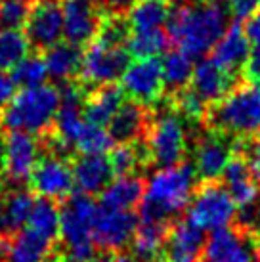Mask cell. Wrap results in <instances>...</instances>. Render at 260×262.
<instances>
[{
    "label": "cell",
    "mask_w": 260,
    "mask_h": 262,
    "mask_svg": "<svg viewBox=\"0 0 260 262\" xmlns=\"http://www.w3.org/2000/svg\"><path fill=\"white\" fill-rule=\"evenodd\" d=\"M228 8L222 2L174 4L166 21V35L189 58H201L212 50L228 31Z\"/></svg>",
    "instance_id": "6da1fadb"
},
{
    "label": "cell",
    "mask_w": 260,
    "mask_h": 262,
    "mask_svg": "<svg viewBox=\"0 0 260 262\" xmlns=\"http://www.w3.org/2000/svg\"><path fill=\"white\" fill-rule=\"evenodd\" d=\"M199 184L193 163L182 161L170 168H161L149 178L144 201L136 209L140 222H174L188 211L195 186Z\"/></svg>",
    "instance_id": "7a4b0ae2"
},
{
    "label": "cell",
    "mask_w": 260,
    "mask_h": 262,
    "mask_svg": "<svg viewBox=\"0 0 260 262\" xmlns=\"http://www.w3.org/2000/svg\"><path fill=\"white\" fill-rule=\"evenodd\" d=\"M61 103L58 84H42L31 90H17L0 115L2 132H29L42 136L56 124Z\"/></svg>",
    "instance_id": "3957f363"
},
{
    "label": "cell",
    "mask_w": 260,
    "mask_h": 262,
    "mask_svg": "<svg viewBox=\"0 0 260 262\" xmlns=\"http://www.w3.org/2000/svg\"><path fill=\"white\" fill-rule=\"evenodd\" d=\"M203 126L233 140L260 134V90L241 82L220 102L210 103Z\"/></svg>",
    "instance_id": "277c9868"
},
{
    "label": "cell",
    "mask_w": 260,
    "mask_h": 262,
    "mask_svg": "<svg viewBox=\"0 0 260 262\" xmlns=\"http://www.w3.org/2000/svg\"><path fill=\"white\" fill-rule=\"evenodd\" d=\"M186 121L163 100L153 107V121L144 144L149 153L151 167L157 170L170 168L186 161L189 147Z\"/></svg>",
    "instance_id": "5b68a950"
},
{
    "label": "cell",
    "mask_w": 260,
    "mask_h": 262,
    "mask_svg": "<svg viewBox=\"0 0 260 262\" xmlns=\"http://www.w3.org/2000/svg\"><path fill=\"white\" fill-rule=\"evenodd\" d=\"M186 216L197 228H201L203 232L205 230L216 232L235 222L237 205L231 199L230 191L226 189L222 180L199 182L195 186Z\"/></svg>",
    "instance_id": "8992f818"
},
{
    "label": "cell",
    "mask_w": 260,
    "mask_h": 262,
    "mask_svg": "<svg viewBox=\"0 0 260 262\" xmlns=\"http://www.w3.org/2000/svg\"><path fill=\"white\" fill-rule=\"evenodd\" d=\"M27 188L35 195L44 199H52L56 203L65 201L69 195H73V188H75L71 159L40 153V159L36 161L27 180Z\"/></svg>",
    "instance_id": "52a82bcc"
},
{
    "label": "cell",
    "mask_w": 260,
    "mask_h": 262,
    "mask_svg": "<svg viewBox=\"0 0 260 262\" xmlns=\"http://www.w3.org/2000/svg\"><path fill=\"white\" fill-rule=\"evenodd\" d=\"M233 142L235 140L230 136L207 130L205 126L195 134L189 147L193 149V167L199 182L222 178L228 163L233 157Z\"/></svg>",
    "instance_id": "ba28073f"
},
{
    "label": "cell",
    "mask_w": 260,
    "mask_h": 262,
    "mask_svg": "<svg viewBox=\"0 0 260 262\" xmlns=\"http://www.w3.org/2000/svg\"><path fill=\"white\" fill-rule=\"evenodd\" d=\"M130 66V54L126 48H105L100 44H90L82 54L79 80L88 88L113 84L121 79Z\"/></svg>",
    "instance_id": "9c48e42d"
},
{
    "label": "cell",
    "mask_w": 260,
    "mask_h": 262,
    "mask_svg": "<svg viewBox=\"0 0 260 262\" xmlns=\"http://www.w3.org/2000/svg\"><path fill=\"white\" fill-rule=\"evenodd\" d=\"M31 52L44 54L61 42L63 37V8L61 0H35L29 19L23 27Z\"/></svg>",
    "instance_id": "30bf717a"
},
{
    "label": "cell",
    "mask_w": 260,
    "mask_h": 262,
    "mask_svg": "<svg viewBox=\"0 0 260 262\" xmlns=\"http://www.w3.org/2000/svg\"><path fill=\"white\" fill-rule=\"evenodd\" d=\"M65 42L77 48H88L100 31L105 6L101 0H61Z\"/></svg>",
    "instance_id": "8fae6325"
},
{
    "label": "cell",
    "mask_w": 260,
    "mask_h": 262,
    "mask_svg": "<svg viewBox=\"0 0 260 262\" xmlns=\"http://www.w3.org/2000/svg\"><path fill=\"white\" fill-rule=\"evenodd\" d=\"M121 86L130 100L155 107L165 98L163 61L159 58L136 59L121 77Z\"/></svg>",
    "instance_id": "7c38bea8"
},
{
    "label": "cell",
    "mask_w": 260,
    "mask_h": 262,
    "mask_svg": "<svg viewBox=\"0 0 260 262\" xmlns=\"http://www.w3.org/2000/svg\"><path fill=\"white\" fill-rule=\"evenodd\" d=\"M138 224L140 219L136 211H115L98 205V212L92 226V239L100 251L121 253L130 247Z\"/></svg>",
    "instance_id": "4fadbf2b"
},
{
    "label": "cell",
    "mask_w": 260,
    "mask_h": 262,
    "mask_svg": "<svg viewBox=\"0 0 260 262\" xmlns=\"http://www.w3.org/2000/svg\"><path fill=\"white\" fill-rule=\"evenodd\" d=\"M4 149L6 188H21L29 180L36 161L40 159V140L29 132H4Z\"/></svg>",
    "instance_id": "5bb4252c"
},
{
    "label": "cell",
    "mask_w": 260,
    "mask_h": 262,
    "mask_svg": "<svg viewBox=\"0 0 260 262\" xmlns=\"http://www.w3.org/2000/svg\"><path fill=\"white\" fill-rule=\"evenodd\" d=\"M253 256L254 245L249 233L233 222L228 228L212 232L207 239L201 262H253Z\"/></svg>",
    "instance_id": "9a60e30c"
},
{
    "label": "cell",
    "mask_w": 260,
    "mask_h": 262,
    "mask_svg": "<svg viewBox=\"0 0 260 262\" xmlns=\"http://www.w3.org/2000/svg\"><path fill=\"white\" fill-rule=\"evenodd\" d=\"M153 121V107H147L136 100H126L111 119L107 132L113 144H136L145 138Z\"/></svg>",
    "instance_id": "2e32d148"
},
{
    "label": "cell",
    "mask_w": 260,
    "mask_h": 262,
    "mask_svg": "<svg viewBox=\"0 0 260 262\" xmlns=\"http://www.w3.org/2000/svg\"><path fill=\"white\" fill-rule=\"evenodd\" d=\"M243 79L230 75L222 71L220 67L212 61V59H203L199 61V66L193 69V77L189 82V88L195 94L201 98L203 102L210 105V103L220 102L222 98L230 94L233 88L241 84Z\"/></svg>",
    "instance_id": "e0dca14e"
},
{
    "label": "cell",
    "mask_w": 260,
    "mask_h": 262,
    "mask_svg": "<svg viewBox=\"0 0 260 262\" xmlns=\"http://www.w3.org/2000/svg\"><path fill=\"white\" fill-rule=\"evenodd\" d=\"M251 50L253 48H251V42L245 35L243 23L233 21L230 29L226 31L224 37L220 38L216 46L212 48L210 59L226 73L241 77L247 61L251 58Z\"/></svg>",
    "instance_id": "ac0fdd59"
},
{
    "label": "cell",
    "mask_w": 260,
    "mask_h": 262,
    "mask_svg": "<svg viewBox=\"0 0 260 262\" xmlns=\"http://www.w3.org/2000/svg\"><path fill=\"white\" fill-rule=\"evenodd\" d=\"M75 186L80 193L86 195H101L109 184L113 182V167L109 155H75L71 159Z\"/></svg>",
    "instance_id": "d6986e66"
},
{
    "label": "cell",
    "mask_w": 260,
    "mask_h": 262,
    "mask_svg": "<svg viewBox=\"0 0 260 262\" xmlns=\"http://www.w3.org/2000/svg\"><path fill=\"white\" fill-rule=\"evenodd\" d=\"M222 184L230 191L231 199L235 201L239 209H249L260 199V182L253 176L251 168L239 155L233 153L224 174H222Z\"/></svg>",
    "instance_id": "ffe728a7"
},
{
    "label": "cell",
    "mask_w": 260,
    "mask_h": 262,
    "mask_svg": "<svg viewBox=\"0 0 260 262\" xmlns=\"http://www.w3.org/2000/svg\"><path fill=\"white\" fill-rule=\"evenodd\" d=\"M126 102V94L121 84H103V86L92 88L86 96L82 117L84 121L96 126H109L111 119L121 110V105Z\"/></svg>",
    "instance_id": "44dd1931"
},
{
    "label": "cell",
    "mask_w": 260,
    "mask_h": 262,
    "mask_svg": "<svg viewBox=\"0 0 260 262\" xmlns=\"http://www.w3.org/2000/svg\"><path fill=\"white\" fill-rule=\"evenodd\" d=\"M58 247L59 243L56 241L23 228L21 232L8 243V253L4 262H46L58 251Z\"/></svg>",
    "instance_id": "7402d4cb"
},
{
    "label": "cell",
    "mask_w": 260,
    "mask_h": 262,
    "mask_svg": "<svg viewBox=\"0 0 260 262\" xmlns=\"http://www.w3.org/2000/svg\"><path fill=\"white\" fill-rule=\"evenodd\" d=\"M172 222H140L130 243V251L138 262H153L165 255L166 239Z\"/></svg>",
    "instance_id": "603a6c76"
},
{
    "label": "cell",
    "mask_w": 260,
    "mask_h": 262,
    "mask_svg": "<svg viewBox=\"0 0 260 262\" xmlns=\"http://www.w3.org/2000/svg\"><path fill=\"white\" fill-rule=\"evenodd\" d=\"M144 176H124L117 178L105 188V191L100 195V205L115 211H136L145 195Z\"/></svg>",
    "instance_id": "cb8c5ba5"
},
{
    "label": "cell",
    "mask_w": 260,
    "mask_h": 262,
    "mask_svg": "<svg viewBox=\"0 0 260 262\" xmlns=\"http://www.w3.org/2000/svg\"><path fill=\"white\" fill-rule=\"evenodd\" d=\"M82 54H84L82 48H77L65 40L56 44L54 48L42 54L46 67H48V75L58 84L79 79L80 67H82Z\"/></svg>",
    "instance_id": "d4e9b609"
},
{
    "label": "cell",
    "mask_w": 260,
    "mask_h": 262,
    "mask_svg": "<svg viewBox=\"0 0 260 262\" xmlns=\"http://www.w3.org/2000/svg\"><path fill=\"white\" fill-rule=\"evenodd\" d=\"M109 161H111V167H113L117 178L142 176L145 168L151 167L149 153H147L144 140L136 142V144H124V146L113 147L109 153Z\"/></svg>",
    "instance_id": "484cf974"
},
{
    "label": "cell",
    "mask_w": 260,
    "mask_h": 262,
    "mask_svg": "<svg viewBox=\"0 0 260 262\" xmlns=\"http://www.w3.org/2000/svg\"><path fill=\"white\" fill-rule=\"evenodd\" d=\"M170 4L155 2V0H136L126 12L132 33H147L157 31L166 25L170 15Z\"/></svg>",
    "instance_id": "4316f807"
},
{
    "label": "cell",
    "mask_w": 260,
    "mask_h": 262,
    "mask_svg": "<svg viewBox=\"0 0 260 262\" xmlns=\"http://www.w3.org/2000/svg\"><path fill=\"white\" fill-rule=\"evenodd\" d=\"M193 77L191 58L182 50H170L163 59V79H165V98L182 92L189 86Z\"/></svg>",
    "instance_id": "83f0119b"
},
{
    "label": "cell",
    "mask_w": 260,
    "mask_h": 262,
    "mask_svg": "<svg viewBox=\"0 0 260 262\" xmlns=\"http://www.w3.org/2000/svg\"><path fill=\"white\" fill-rule=\"evenodd\" d=\"M27 230L36 232L48 237V239L59 243V228H61V220H59V203L52 201V199H44L38 197L35 201L33 212H31L29 220L25 224Z\"/></svg>",
    "instance_id": "f1b7e54d"
},
{
    "label": "cell",
    "mask_w": 260,
    "mask_h": 262,
    "mask_svg": "<svg viewBox=\"0 0 260 262\" xmlns=\"http://www.w3.org/2000/svg\"><path fill=\"white\" fill-rule=\"evenodd\" d=\"M10 77L14 80L15 88H19V90H31V88H38L42 86V84H46L48 67H46L42 54L31 52L27 58L21 59L12 69Z\"/></svg>",
    "instance_id": "f546056e"
},
{
    "label": "cell",
    "mask_w": 260,
    "mask_h": 262,
    "mask_svg": "<svg viewBox=\"0 0 260 262\" xmlns=\"http://www.w3.org/2000/svg\"><path fill=\"white\" fill-rule=\"evenodd\" d=\"M170 46V38L166 35L165 29L147 31V33H132V37L126 42L130 58L136 59H147L157 58L159 54Z\"/></svg>",
    "instance_id": "4dcf8cb0"
},
{
    "label": "cell",
    "mask_w": 260,
    "mask_h": 262,
    "mask_svg": "<svg viewBox=\"0 0 260 262\" xmlns=\"http://www.w3.org/2000/svg\"><path fill=\"white\" fill-rule=\"evenodd\" d=\"M29 40L23 31H0V71L14 69L29 56Z\"/></svg>",
    "instance_id": "1f68e13d"
},
{
    "label": "cell",
    "mask_w": 260,
    "mask_h": 262,
    "mask_svg": "<svg viewBox=\"0 0 260 262\" xmlns=\"http://www.w3.org/2000/svg\"><path fill=\"white\" fill-rule=\"evenodd\" d=\"M111 149H113V140L109 136V132L101 126L84 121L77 136V142H75V153L77 155H103Z\"/></svg>",
    "instance_id": "d6a6232c"
},
{
    "label": "cell",
    "mask_w": 260,
    "mask_h": 262,
    "mask_svg": "<svg viewBox=\"0 0 260 262\" xmlns=\"http://www.w3.org/2000/svg\"><path fill=\"white\" fill-rule=\"evenodd\" d=\"M35 0H0V27L4 31H19L29 19Z\"/></svg>",
    "instance_id": "836d02e7"
},
{
    "label": "cell",
    "mask_w": 260,
    "mask_h": 262,
    "mask_svg": "<svg viewBox=\"0 0 260 262\" xmlns=\"http://www.w3.org/2000/svg\"><path fill=\"white\" fill-rule=\"evenodd\" d=\"M233 153L245 161L253 176L260 182V134L233 142Z\"/></svg>",
    "instance_id": "e575fe53"
},
{
    "label": "cell",
    "mask_w": 260,
    "mask_h": 262,
    "mask_svg": "<svg viewBox=\"0 0 260 262\" xmlns=\"http://www.w3.org/2000/svg\"><path fill=\"white\" fill-rule=\"evenodd\" d=\"M243 214H237L235 224H239L253 241L254 247H260V205L254 203L249 209H243Z\"/></svg>",
    "instance_id": "d590c367"
},
{
    "label": "cell",
    "mask_w": 260,
    "mask_h": 262,
    "mask_svg": "<svg viewBox=\"0 0 260 262\" xmlns=\"http://www.w3.org/2000/svg\"><path fill=\"white\" fill-rule=\"evenodd\" d=\"M226 8L235 21L247 23L260 12V0H226Z\"/></svg>",
    "instance_id": "8d00e7d4"
},
{
    "label": "cell",
    "mask_w": 260,
    "mask_h": 262,
    "mask_svg": "<svg viewBox=\"0 0 260 262\" xmlns=\"http://www.w3.org/2000/svg\"><path fill=\"white\" fill-rule=\"evenodd\" d=\"M15 92H17V88H15L12 77L4 73V71H0V115H2V111L6 110L8 103L12 102Z\"/></svg>",
    "instance_id": "74e56055"
},
{
    "label": "cell",
    "mask_w": 260,
    "mask_h": 262,
    "mask_svg": "<svg viewBox=\"0 0 260 262\" xmlns=\"http://www.w3.org/2000/svg\"><path fill=\"white\" fill-rule=\"evenodd\" d=\"M243 29H245V35L249 38V42H251V48L260 50V12L245 23Z\"/></svg>",
    "instance_id": "f35d334b"
},
{
    "label": "cell",
    "mask_w": 260,
    "mask_h": 262,
    "mask_svg": "<svg viewBox=\"0 0 260 262\" xmlns=\"http://www.w3.org/2000/svg\"><path fill=\"white\" fill-rule=\"evenodd\" d=\"M92 262H138L132 253L128 251H121V253H113V251H98V255Z\"/></svg>",
    "instance_id": "ab89813d"
},
{
    "label": "cell",
    "mask_w": 260,
    "mask_h": 262,
    "mask_svg": "<svg viewBox=\"0 0 260 262\" xmlns=\"http://www.w3.org/2000/svg\"><path fill=\"white\" fill-rule=\"evenodd\" d=\"M134 2L136 0H101V4L105 6V10H109V12H119V14H126Z\"/></svg>",
    "instance_id": "60d3db41"
},
{
    "label": "cell",
    "mask_w": 260,
    "mask_h": 262,
    "mask_svg": "<svg viewBox=\"0 0 260 262\" xmlns=\"http://www.w3.org/2000/svg\"><path fill=\"white\" fill-rule=\"evenodd\" d=\"M6 188V149H4V132L0 130V191Z\"/></svg>",
    "instance_id": "b9f144b4"
},
{
    "label": "cell",
    "mask_w": 260,
    "mask_h": 262,
    "mask_svg": "<svg viewBox=\"0 0 260 262\" xmlns=\"http://www.w3.org/2000/svg\"><path fill=\"white\" fill-rule=\"evenodd\" d=\"M6 253H8V241L0 239V262L6 260Z\"/></svg>",
    "instance_id": "7bdbcfd3"
},
{
    "label": "cell",
    "mask_w": 260,
    "mask_h": 262,
    "mask_svg": "<svg viewBox=\"0 0 260 262\" xmlns=\"http://www.w3.org/2000/svg\"><path fill=\"white\" fill-rule=\"evenodd\" d=\"M253 262H260V247H254V256Z\"/></svg>",
    "instance_id": "ee69618b"
},
{
    "label": "cell",
    "mask_w": 260,
    "mask_h": 262,
    "mask_svg": "<svg viewBox=\"0 0 260 262\" xmlns=\"http://www.w3.org/2000/svg\"><path fill=\"white\" fill-rule=\"evenodd\" d=\"M201 2H207V0H184V4H201Z\"/></svg>",
    "instance_id": "f6af8a7d"
},
{
    "label": "cell",
    "mask_w": 260,
    "mask_h": 262,
    "mask_svg": "<svg viewBox=\"0 0 260 262\" xmlns=\"http://www.w3.org/2000/svg\"><path fill=\"white\" fill-rule=\"evenodd\" d=\"M153 262H166V260H165V256H159L157 260H153Z\"/></svg>",
    "instance_id": "bcb514c9"
},
{
    "label": "cell",
    "mask_w": 260,
    "mask_h": 262,
    "mask_svg": "<svg viewBox=\"0 0 260 262\" xmlns=\"http://www.w3.org/2000/svg\"><path fill=\"white\" fill-rule=\"evenodd\" d=\"M155 2H166V4H168V2H170V0H155Z\"/></svg>",
    "instance_id": "7dc6e473"
}]
</instances>
